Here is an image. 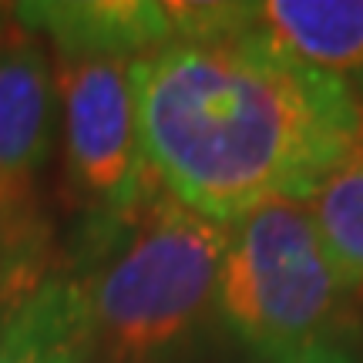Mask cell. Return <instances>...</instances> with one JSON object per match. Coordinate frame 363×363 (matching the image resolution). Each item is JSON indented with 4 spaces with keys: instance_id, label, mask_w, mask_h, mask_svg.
Segmentation results:
<instances>
[{
    "instance_id": "obj_1",
    "label": "cell",
    "mask_w": 363,
    "mask_h": 363,
    "mask_svg": "<svg viewBox=\"0 0 363 363\" xmlns=\"http://www.w3.org/2000/svg\"><path fill=\"white\" fill-rule=\"evenodd\" d=\"M128 71L152 179L225 225L269 199L306 202L363 138L350 84L279 48L252 4H206L199 30Z\"/></svg>"
},
{
    "instance_id": "obj_2",
    "label": "cell",
    "mask_w": 363,
    "mask_h": 363,
    "mask_svg": "<svg viewBox=\"0 0 363 363\" xmlns=\"http://www.w3.org/2000/svg\"><path fill=\"white\" fill-rule=\"evenodd\" d=\"M229 225L152 185L128 219L101 229L104 259L84 279L91 360L165 363L216 310Z\"/></svg>"
},
{
    "instance_id": "obj_3",
    "label": "cell",
    "mask_w": 363,
    "mask_h": 363,
    "mask_svg": "<svg viewBox=\"0 0 363 363\" xmlns=\"http://www.w3.org/2000/svg\"><path fill=\"white\" fill-rule=\"evenodd\" d=\"M350 299L306 202L269 199L229 222L216 310L262 363L340 340Z\"/></svg>"
},
{
    "instance_id": "obj_4",
    "label": "cell",
    "mask_w": 363,
    "mask_h": 363,
    "mask_svg": "<svg viewBox=\"0 0 363 363\" xmlns=\"http://www.w3.org/2000/svg\"><path fill=\"white\" fill-rule=\"evenodd\" d=\"M57 94L48 51L17 21L0 30V310L48 276L40 202L54 148Z\"/></svg>"
},
{
    "instance_id": "obj_5",
    "label": "cell",
    "mask_w": 363,
    "mask_h": 363,
    "mask_svg": "<svg viewBox=\"0 0 363 363\" xmlns=\"http://www.w3.org/2000/svg\"><path fill=\"white\" fill-rule=\"evenodd\" d=\"M131 61L61 57L57 104L67 182L101 229L138 208L155 185L138 138Z\"/></svg>"
},
{
    "instance_id": "obj_6",
    "label": "cell",
    "mask_w": 363,
    "mask_h": 363,
    "mask_svg": "<svg viewBox=\"0 0 363 363\" xmlns=\"http://www.w3.org/2000/svg\"><path fill=\"white\" fill-rule=\"evenodd\" d=\"M13 21L48 38L61 57L135 61L182 34V4L142 0H44L17 4Z\"/></svg>"
},
{
    "instance_id": "obj_7",
    "label": "cell",
    "mask_w": 363,
    "mask_h": 363,
    "mask_svg": "<svg viewBox=\"0 0 363 363\" xmlns=\"http://www.w3.org/2000/svg\"><path fill=\"white\" fill-rule=\"evenodd\" d=\"M0 363H91V313L81 276L48 272L0 310Z\"/></svg>"
},
{
    "instance_id": "obj_8",
    "label": "cell",
    "mask_w": 363,
    "mask_h": 363,
    "mask_svg": "<svg viewBox=\"0 0 363 363\" xmlns=\"http://www.w3.org/2000/svg\"><path fill=\"white\" fill-rule=\"evenodd\" d=\"M252 21L303 65L363 88V0H266Z\"/></svg>"
},
{
    "instance_id": "obj_9",
    "label": "cell",
    "mask_w": 363,
    "mask_h": 363,
    "mask_svg": "<svg viewBox=\"0 0 363 363\" xmlns=\"http://www.w3.org/2000/svg\"><path fill=\"white\" fill-rule=\"evenodd\" d=\"M326 256L353 296L363 293V138L306 199Z\"/></svg>"
},
{
    "instance_id": "obj_10",
    "label": "cell",
    "mask_w": 363,
    "mask_h": 363,
    "mask_svg": "<svg viewBox=\"0 0 363 363\" xmlns=\"http://www.w3.org/2000/svg\"><path fill=\"white\" fill-rule=\"evenodd\" d=\"M279 363H360V357L343 343V340H326V343H316L310 350L296 353L289 360H279Z\"/></svg>"
}]
</instances>
